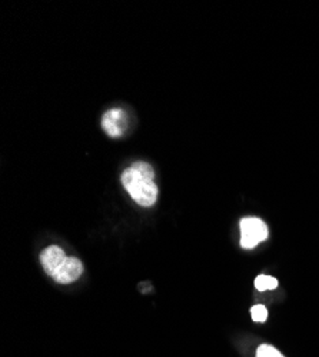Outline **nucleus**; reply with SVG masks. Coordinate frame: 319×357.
<instances>
[{"mask_svg":"<svg viewBox=\"0 0 319 357\" xmlns=\"http://www.w3.org/2000/svg\"><path fill=\"white\" fill-rule=\"evenodd\" d=\"M40 263L45 272L61 284L76 282L83 273V264L77 257L66 256L62 248L49 246L40 253Z\"/></svg>","mask_w":319,"mask_h":357,"instance_id":"f03ea898","label":"nucleus"},{"mask_svg":"<svg viewBox=\"0 0 319 357\" xmlns=\"http://www.w3.org/2000/svg\"><path fill=\"white\" fill-rule=\"evenodd\" d=\"M122 185L131 197L142 207H152L159 195L155 170L149 163L136 162L122 173Z\"/></svg>","mask_w":319,"mask_h":357,"instance_id":"f257e3e1","label":"nucleus"},{"mask_svg":"<svg viewBox=\"0 0 319 357\" xmlns=\"http://www.w3.org/2000/svg\"><path fill=\"white\" fill-rule=\"evenodd\" d=\"M256 357H285V356L271 344H260L256 350Z\"/></svg>","mask_w":319,"mask_h":357,"instance_id":"423d86ee","label":"nucleus"},{"mask_svg":"<svg viewBox=\"0 0 319 357\" xmlns=\"http://www.w3.org/2000/svg\"><path fill=\"white\" fill-rule=\"evenodd\" d=\"M252 320L256 323H264L268 319V310L264 305H256L251 309Z\"/></svg>","mask_w":319,"mask_h":357,"instance_id":"0eeeda50","label":"nucleus"},{"mask_svg":"<svg viewBox=\"0 0 319 357\" xmlns=\"http://www.w3.org/2000/svg\"><path fill=\"white\" fill-rule=\"evenodd\" d=\"M241 229V246L244 249H253L259 243L268 239L269 230L264 220L258 218H244L239 223Z\"/></svg>","mask_w":319,"mask_h":357,"instance_id":"7ed1b4c3","label":"nucleus"},{"mask_svg":"<svg viewBox=\"0 0 319 357\" xmlns=\"http://www.w3.org/2000/svg\"><path fill=\"white\" fill-rule=\"evenodd\" d=\"M102 128L110 137H121L128 128V116L124 109H110L102 117Z\"/></svg>","mask_w":319,"mask_h":357,"instance_id":"20e7f679","label":"nucleus"},{"mask_svg":"<svg viewBox=\"0 0 319 357\" xmlns=\"http://www.w3.org/2000/svg\"><path fill=\"white\" fill-rule=\"evenodd\" d=\"M255 287L259 291H267V290H274L278 287V280L272 276H265V275H259L255 279Z\"/></svg>","mask_w":319,"mask_h":357,"instance_id":"39448f33","label":"nucleus"}]
</instances>
